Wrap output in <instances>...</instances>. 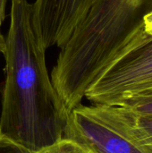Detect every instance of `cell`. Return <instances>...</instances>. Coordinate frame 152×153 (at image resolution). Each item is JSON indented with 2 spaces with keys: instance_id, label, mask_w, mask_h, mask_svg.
Wrapping results in <instances>:
<instances>
[{
  "instance_id": "8",
  "label": "cell",
  "mask_w": 152,
  "mask_h": 153,
  "mask_svg": "<svg viewBox=\"0 0 152 153\" xmlns=\"http://www.w3.org/2000/svg\"><path fill=\"white\" fill-rule=\"evenodd\" d=\"M34 153H85L84 151L73 141L63 138L55 143L44 147Z\"/></svg>"
},
{
  "instance_id": "7",
  "label": "cell",
  "mask_w": 152,
  "mask_h": 153,
  "mask_svg": "<svg viewBox=\"0 0 152 153\" xmlns=\"http://www.w3.org/2000/svg\"><path fill=\"white\" fill-rule=\"evenodd\" d=\"M112 105L119 106L139 114L152 116V87L126 94Z\"/></svg>"
},
{
  "instance_id": "5",
  "label": "cell",
  "mask_w": 152,
  "mask_h": 153,
  "mask_svg": "<svg viewBox=\"0 0 152 153\" xmlns=\"http://www.w3.org/2000/svg\"><path fill=\"white\" fill-rule=\"evenodd\" d=\"M98 1L35 0L34 21L45 48H60Z\"/></svg>"
},
{
  "instance_id": "10",
  "label": "cell",
  "mask_w": 152,
  "mask_h": 153,
  "mask_svg": "<svg viewBox=\"0 0 152 153\" xmlns=\"http://www.w3.org/2000/svg\"><path fill=\"white\" fill-rule=\"evenodd\" d=\"M143 30L145 34L152 39V11L147 13L143 18Z\"/></svg>"
},
{
  "instance_id": "2",
  "label": "cell",
  "mask_w": 152,
  "mask_h": 153,
  "mask_svg": "<svg viewBox=\"0 0 152 153\" xmlns=\"http://www.w3.org/2000/svg\"><path fill=\"white\" fill-rule=\"evenodd\" d=\"M152 0H99L60 48L51 73L53 86L67 114L127 51L143 28Z\"/></svg>"
},
{
  "instance_id": "12",
  "label": "cell",
  "mask_w": 152,
  "mask_h": 153,
  "mask_svg": "<svg viewBox=\"0 0 152 153\" xmlns=\"http://www.w3.org/2000/svg\"><path fill=\"white\" fill-rule=\"evenodd\" d=\"M4 36H3L1 32V27H0V54H2V50L4 48Z\"/></svg>"
},
{
  "instance_id": "1",
  "label": "cell",
  "mask_w": 152,
  "mask_h": 153,
  "mask_svg": "<svg viewBox=\"0 0 152 153\" xmlns=\"http://www.w3.org/2000/svg\"><path fill=\"white\" fill-rule=\"evenodd\" d=\"M10 5L0 135L34 153L64 138L68 114L48 74L32 3L11 0Z\"/></svg>"
},
{
  "instance_id": "3",
  "label": "cell",
  "mask_w": 152,
  "mask_h": 153,
  "mask_svg": "<svg viewBox=\"0 0 152 153\" xmlns=\"http://www.w3.org/2000/svg\"><path fill=\"white\" fill-rule=\"evenodd\" d=\"M152 87V39L115 62L86 92L91 104L112 105L121 97Z\"/></svg>"
},
{
  "instance_id": "9",
  "label": "cell",
  "mask_w": 152,
  "mask_h": 153,
  "mask_svg": "<svg viewBox=\"0 0 152 153\" xmlns=\"http://www.w3.org/2000/svg\"><path fill=\"white\" fill-rule=\"evenodd\" d=\"M0 153H32L29 150L0 135Z\"/></svg>"
},
{
  "instance_id": "6",
  "label": "cell",
  "mask_w": 152,
  "mask_h": 153,
  "mask_svg": "<svg viewBox=\"0 0 152 153\" xmlns=\"http://www.w3.org/2000/svg\"><path fill=\"white\" fill-rule=\"evenodd\" d=\"M103 118L139 147L152 153V116L139 114L125 108L95 104Z\"/></svg>"
},
{
  "instance_id": "4",
  "label": "cell",
  "mask_w": 152,
  "mask_h": 153,
  "mask_svg": "<svg viewBox=\"0 0 152 153\" xmlns=\"http://www.w3.org/2000/svg\"><path fill=\"white\" fill-rule=\"evenodd\" d=\"M64 138L75 143L85 153H150L108 123L95 104H80L69 112Z\"/></svg>"
},
{
  "instance_id": "11",
  "label": "cell",
  "mask_w": 152,
  "mask_h": 153,
  "mask_svg": "<svg viewBox=\"0 0 152 153\" xmlns=\"http://www.w3.org/2000/svg\"><path fill=\"white\" fill-rule=\"evenodd\" d=\"M8 0H0V27L4 22L6 16V6Z\"/></svg>"
}]
</instances>
